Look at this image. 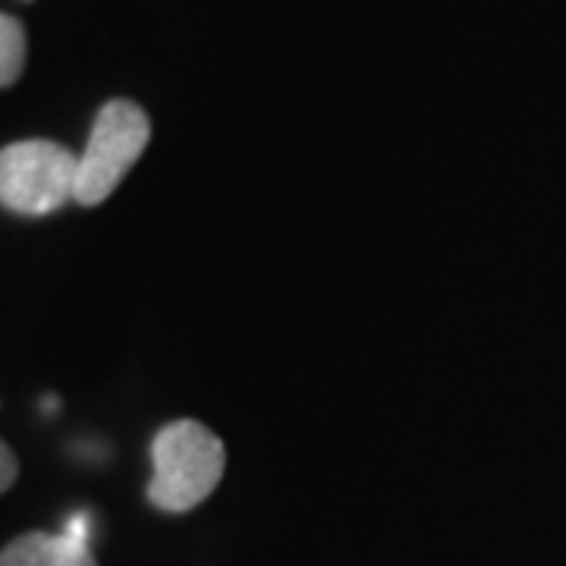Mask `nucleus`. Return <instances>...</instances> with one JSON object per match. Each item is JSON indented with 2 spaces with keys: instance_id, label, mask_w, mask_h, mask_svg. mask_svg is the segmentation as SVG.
<instances>
[{
  "instance_id": "7ed1b4c3",
  "label": "nucleus",
  "mask_w": 566,
  "mask_h": 566,
  "mask_svg": "<svg viewBox=\"0 0 566 566\" xmlns=\"http://www.w3.org/2000/svg\"><path fill=\"white\" fill-rule=\"evenodd\" d=\"M151 139V123L139 104L117 98L107 102L95 117L88 145L80 155L76 174V202L102 205L123 182V177L139 161Z\"/></svg>"
},
{
  "instance_id": "0eeeda50",
  "label": "nucleus",
  "mask_w": 566,
  "mask_h": 566,
  "mask_svg": "<svg viewBox=\"0 0 566 566\" xmlns=\"http://www.w3.org/2000/svg\"><path fill=\"white\" fill-rule=\"evenodd\" d=\"M63 535H70V538L80 542V545H88V535H92V520H88V513L70 516L66 526H63Z\"/></svg>"
},
{
  "instance_id": "f03ea898",
  "label": "nucleus",
  "mask_w": 566,
  "mask_h": 566,
  "mask_svg": "<svg viewBox=\"0 0 566 566\" xmlns=\"http://www.w3.org/2000/svg\"><path fill=\"white\" fill-rule=\"evenodd\" d=\"M80 158L57 142L29 139L0 148V205L41 218L76 199Z\"/></svg>"
},
{
  "instance_id": "39448f33",
  "label": "nucleus",
  "mask_w": 566,
  "mask_h": 566,
  "mask_svg": "<svg viewBox=\"0 0 566 566\" xmlns=\"http://www.w3.org/2000/svg\"><path fill=\"white\" fill-rule=\"evenodd\" d=\"M25 66V29L20 20L0 13V88L20 80Z\"/></svg>"
},
{
  "instance_id": "f257e3e1",
  "label": "nucleus",
  "mask_w": 566,
  "mask_h": 566,
  "mask_svg": "<svg viewBox=\"0 0 566 566\" xmlns=\"http://www.w3.org/2000/svg\"><path fill=\"white\" fill-rule=\"evenodd\" d=\"M155 475L148 482V501L164 513L196 510L218 488L227 465L221 438L202 422L182 419L164 424L151 441Z\"/></svg>"
},
{
  "instance_id": "20e7f679",
  "label": "nucleus",
  "mask_w": 566,
  "mask_h": 566,
  "mask_svg": "<svg viewBox=\"0 0 566 566\" xmlns=\"http://www.w3.org/2000/svg\"><path fill=\"white\" fill-rule=\"evenodd\" d=\"M0 566H98L88 545L73 542L70 535L29 532L0 551Z\"/></svg>"
},
{
  "instance_id": "423d86ee",
  "label": "nucleus",
  "mask_w": 566,
  "mask_h": 566,
  "mask_svg": "<svg viewBox=\"0 0 566 566\" xmlns=\"http://www.w3.org/2000/svg\"><path fill=\"white\" fill-rule=\"evenodd\" d=\"M17 472H20V463L13 457V450L0 441V494L17 482Z\"/></svg>"
}]
</instances>
